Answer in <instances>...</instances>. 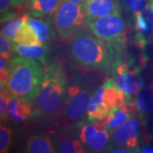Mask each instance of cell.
I'll return each mask as SVG.
<instances>
[{
	"label": "cell",
	"mask_w": 153,
	"mask_h": 153,
	"mask_svg": "<svg viewBox=\"0 0 153 153\" xmlns=\"http://www.w3.org/2000/svg\"><path fill=\"white\" fill-rule=\"evenodd\" d=\"M12 42L16 44H25V45L43 44L39 41L34 29L31 27V25L28 23L27 21L18 30L16 35L15 36Z\"/></svg>",
	"instance_id": "cell-21"
},
{
	"label": "cell",
	"mask_w": 153,
	"mask_h": 153,
	"mask_svg": "<svg viewBox=\"0 0 153 153\" xmlns=\"http://www.w3.org/2000/svg\"><path fill=\"white\" fill-rule=\"evenodd\" d=\"M63 0H28L27 14L35 18L53 16Z\"/></svg>",
	"instance_id": "cell-17"
},
{
	"label": "cell",
	"mask_w": 153,
	"mask_h": 153,
	"mask_svg": "<svg viewBox=\"0 0 153 153\" xmlns=\"http://www.w3.org/2000/svg\"><path fill=\"white\" fill-rule=\"evenodd\" d=\"M9 73L5 89L10 95L25 99L33 105L44 76L40 63L23 56L15 57L9 63Z\"/></svg>",
	"instance_id": "cell-3"
},
{
	"label": "cell",
	"mask_w": 153,
	"mask_h": 153,
	"mask_svg": "<svg viewBox=\"0 0 153 153\" xmlns=\"http://www.w3.org/2000/svg\"><path fill=\"white\" fill-rule=\"evenodd\" d=\"M29 16H30L28 14H24L22 16H16L15 18H12L10 20L4 22L1 27V35L13 41L18 30L27 21Z\"/></svg>",
	"instance_id": "cell-22"
},
{
	"label": "cell",
	"mask_w": 153,
	"mask_h": 153,
	"mask_svg": "<svg viewBox=\"0 0 153 153\" xmlns=\"http://www.w3.org/2000/svg\"><path fill=\"white\" fill-rule=\"evenodd\" d=\"M32 105L33 104L27 100L10 94L6 115L7 120L16 123L27 121L33 114Z\"/></svg>",
	"instance_id": "cell-13"
},
{
	"label": "cell",
	"mask_w": 153,
	"mask_h": 153,
	"mask_svg": "<svg viewBox=\"0 0 153 153\" xmlns=\"http://www.w3.org/2000/svg\"><path fill=\"white\" fill-rule=\"evenodd\" d=\"M57 151L61 153L86 152L85 148L76 136L72 125H70V128H67L66 132L58 138Z\"/></svg>",
	"instance_id": "cell-18"
},
{
	"label": "cell",
	"mask_w": 153,
	"mask_h": 153,
	"mask_svg": "<svg viewBox=\"0 0 153 153\" xmlns=\"http://www.w3.org/2000/svg\"><path fill=\"white\" fill-rule=\"evenodd\" d=\"M13 42L5 38L4 36L1 35L0 37V53L1 56L4 59L10 61L12 59V53H13Z\"/></svg>",
	"instance_id": "cell-25"
},
{
	"label": "cell",
	"mask_w": 153,
	"mask_h": 153,
	"mask_svg": "<svg viewBox=\"0 0 153 153\" xmlns=\"http://www.w3.org/2000/svg\"><path fill=\"white\" fill-rule=\"evenodd\" d=\"M138 111L143 117L153 112V84H148L143 87L135 97Z\"/></svg>",
	"instance_id": "cell-20"
},
{
	"label": "cell",
	"mask_w": 153,
	"mask_h": 153,
	"mask_svg": "<svg viewBox=\"0 0 153 153\" xmlns=\"http://www.w3.org/2000/svg\"><path fill=\"white\" fill-rule=\"evenodd\" d=\"M86 27L105 44L124 45L126 25L120 12L86 22Z\"/></svg>",
	"instance_id": "cell-8"
},
{
	"label": "cell",
	"mask_w": 153,
	"mask_h": 153,
	"mask_svg": "<svg viewBox=\"0 0 153 153\" xmlns=\"http://www.w3.org/2000/svg\"><path fill=\"white\" fill-rule=\"evenodd\" d=\"M138 152L141 153H153V146H145L138 149Z\"/></svg>",
	"instance_id": "cell-28"
},
{
	"label": "cell",
	"mask_w": 153,
	"mask_h": 153,
	"mask_svg": "<svg viewBox=\"0 0 153 153\" xmlns=\"http://www.w3.org/2000/svg\"><path fill=\"white\" fill-rule=\"evenodd\" d=\"M57 34L62 39H70L86 25V13L83 4L63 0L54 14Z\"/></svg>",
	"instance_id": "cell-6"
},
{
	"label": "cell",
	"mask_w": 153,
	"mask_h": 153,
	"mask_svg": "<svg viewBox=\"0 0 153 153\" xmlns=\"http://www.w3.org/2000/svg\"><path fill=\"white\" fill-rule=\"evenodd\" d=\"M126 10L134 14L143 11L149 4V0H120Z\"/></svg>",
	"instance_id": "cell-23"
},
{
	"label": "cell",
	"mask_w": 153,
	"mask_h": 153,
	"mask_svg": "<svg viewBox=\"0 0 153 153\" xmlns=\"http://www.w3.org/2000/svg\"><path fill=\"white\" fill-rule=\"evenodd\" d=\"M13 51L20 56L38 60L42 64H46L49 56L47 44L25 45L13 42Z\"/></svg>",
	"instance_id": "cell-16"
},
{
	"label": "cell",
	"mask_w": 153,
	"mask_h": 153,
	"mask_svg": "<svg viewBox=\"0 0 153 153\" xmlns=\"http://www.w3.org/2000/svg\"><path fill=\"white\" fill-rule=\"evenodd\" d=\"M27 22L34 29L39 41L43 44H47L56 37V29L52 25V16L45 17V20L29 16Z\"/></svg>",
	"instance_id": "cell-15"
},
{
	"label": "cell",
	"mask_w": 153,
	"mask_h": 153,
	"mask_svg": "<svg viewBox=\"0 0 153 153\" xmlns=\"http://www.w3.org/2000/svg\"><path fill=\"white\" fill-rule=\"evenodd\" d=\"M137 112L138 108L135 102H126L119 109L110 115L108 117L105 118V129L109 132L110 134H111L115 130H117L119 127L125 123L127 121L135 116Z\"/></svg>",
	"instance_id": "cell-14"
},
{
	"label": "cell",
	"mask_w": 153,
	"mask_h": 153,
	"mask_svg": "<svg viewBox=\"0 0 153 153\" xmlns=\"http://www.w3.org/2000/svg\"><path fill=\"white\" fill-rule=\"evenodd\" d=\"M67 86V77L59 63L46 66L43 82L34 102L33 116L48 122L58 120L64 114Z\"/></svg>",
	"instance_id": "cell-1"
},
{
	"label": "cell",
	"mask_w": 153,
	"mask_h": 153,
	"mask_svg": "<svg viewBox=\"0 0 153 153\" xmlns=\"http://www.w3.org/2000/svg\"><path fill=\"white\" fill-rule=\"evenodd\" d=\"M25 152L28 153H53L55 144L46 135H33L27 141Z\"/></svg>",
	"instance_id": "cell-19"
},
{
	"label": "cell",
	"mask_w": 153,
	"mask_h": 153,
	"mask_svg": "<svg viewBox=\"0 0 153 153\" xmlns=\"http://www.w3.org/2000/svg\"><path fill=\"white\" fill-rule=\"evenodd\" d=\"M10 93L7 91V89L4 90V93L2 92L0 95V117L1 121L7 120V108H8V102H9Z\"/></svg>",
	"instance_id": "cell-27"
},
{
	"label": "cell",
	"mask_w": 153,
	"mask_h": 153,
	"mask_svg": "<svg viewBox=\"0 0 153 153\" xmlns=\"http://www.w3.org/2000/svg\"><path fill=\"white\" fill-rule=\"evenodd\" d=\"M126 102L128 100L125 94L116 85L112 78H109L92 96L88 109V121L104 120Z\"/></svg>",
	"instance_id": "cell-5"
},
{
	"label": "cell",
	"mask_w": 153,
	"mask_h": 153,
	"mask_svg": "<svg viewBox=\"0 0 153 153\" xmlns=\"http://www.w3.org/2000/svg\"><path fill=\"white\" fill-rule=\"evenodd\" d=\"M113 82L125 94L128 102H134L137 94L144 87V80L139 68H132L119 74L113 75Z\"/></svg>",
	"instance_id": "cell-10"
},
{
	"label": "cell",
	"mask_w": 153,
	"mask_h": 153,
	"mask_svg": "<svg viewBox=\"0 0 153 153\" xmlns=\"http://www.w3.org/2000/svg\"><path fill=\"white\" fill-rule=\"evenodd\" d=\"M28 0H12V6L13 7H18L27 4Z\"/></svg>",
	"instance_id": "cell-29"
},
{
	"label": "cell",
	"mask_w": 153,
	"mask_h": 153,
	"mask_svg": "<svg viewBox=\"0 0 153 153\" xmlns=\"http://www.w3.org/2000/svg\"><path fill=\"white\" fill-rule=\"evenodd\" d=\"M141 119L140 115H135L115 130L111 134V144L108 151L111 148L121 146L128 148L133 152H137L136 150L139 149Z\"/></svg>",
	"instance_id": "cell-9"
},
{
	"label": "cell",
	"mask_w": 153,
	"mask_h": 153,
	"mask_svg": "<svg viewBox=\"0 0 153 153\" xmlns=\"http://www.w3.org/2000/svg\"><path fill=\"white\" fill-rule=\"evenodd\" d=\"M98 82L84 73L74 74L67 86V96L64 110V119L70 124H75L87 116L88 105Z\"/></svg>",
	"instance_id": "cell-4"
},
{
	"label": "cell",
	"mask_w": 153,
	"mask_h": 153,
	"mask_svg": "<svg viewBox=\"0 0 153 153\" xmlns=\"http://www.w3.org/2000/svg\"><path fill=\"white\" fill-rule=\"evenodd\" d=\"M10 6H12V0H0L1 24L16 17V14L10 10Z\"/></svg>",
	"instance_id": "cell-26"
},
{
	"label": "cell",
	"mask_w": 153,
	"mask_h": 153,
	"mask_svg": "<svg viewBox=\"0 0 153 153\" xmlns=\"http://www.w3.org/2000/svg\"><path fill=\"white\" fill-rule=\"evenodd\" d=\"M86 22L120 12V0H85Z\"/></svg>",
	"instance_id": "cell-12"
},
{
	"label": "cell",
	"mask_w": 153,
	"mask_h": 153,
	"mask_svg": "<svg viewBox=\"0 0 153 153\" xmlns=\"http://www.w3.org/2000/svg\"><path fill=\"white\" fill-rule=\"evenodd\" d=\"M76 136L86 152H107L111 144V134L105 129L104 120L88 123L78 122L72 125Z\"/></svg>",
	"instance_id": "cell-7"
},
{
	"label": "cell",
	"mask_w": 153,
	"mask_h": 153,
	"mask_svg": "<svg viewBox=\"0 0 153 153\" xmlns=\"http://www.w3.org/2000/svg\"><path fill=\"white\" fill-rule=\"evenodd\" d=\"M68 53L76 63L85 68L111 71L113 58L107 45L85 27L71 37Z\"/></svg>",
	"instance_id": "cell-2"
},
{
	"label": "cell",
	"mask_w": 153,
	"mask_h": 153,
	"mask_svg": "<svg viewBox=\"0 0 153 153\" xmlns=\"http://www.w3.org/2000/svg\"><path fill=\"white\" fill-rule=\"evenodd\" d=\"M66 1H69L71 3H76V4H83L85 2V0H66Z\"/></svg>",
	"instance_id": "cell-30"
},
{
	"label": "cell",
	"mask_w": 153,
	"mask_h": 153,
	"mask_svg": "<svg viewBox=\"0 0 153 153\" xmlns=\"http://www.w3.org/2000/svg\"><path fill=\"white\" fill-rule=\"evenodd\" d=\"M12 138V129L6 126L0 127V152L6 153L9 150Z\"/></svg>",
	"instance_id": "cell-24"
},
{
	"label": "cell",
	"mask_w": 153,
	"mask_h": 153,
	"mask_svg": "<svg viewBox=\"0 0 153 153\" xmlns=\"http://www.w3.org/2000/svg\"><path fill=\"white\" fill-rule=\"evenodd\" d=\"M134 21L137 44L145 48L153 38V0H149L144 10L134 14Z\"/></svg>",
	"instance_id": "cell-11"
}]
</instances>
